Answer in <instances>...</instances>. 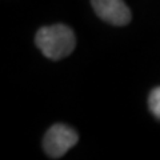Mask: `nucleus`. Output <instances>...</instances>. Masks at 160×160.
I'll return each instance as SVG.
<instances>
[{"label":"nucleus","instance_id":"nucleus-1","mask_svg":"<svg viewBox=\"0 0 160 160\" xmlns=\"http://www.w3.org/2000/svg\"><path fill=\"white\" fill-rule=\"evenodd\" d=\"M35 43L46 58L60 60L72 53L76 46V38L69 27L64 24H53L40 28Z\"/></svg>","mask_w":160,"mask_h":160},{"label":"nucleus","instance_id":"nucleus-4","mask_svg":"<svg viewBox=\"0 0 160 160\" xmlns=\"http://www.w3.org/2000/svg\"><path fill=\"white\" fill-rule=\"evenodd\" d=\"M148 107L149 111L156 119L160 120V87L153 88L148 96Z\"/></svg>","mask_w":160,"mask_h":160},{"label":"nucleus","instance_id":"nucleus-3","mask_svg":"<svg viewBox=\"0 0 160 160\" xmlns=\"http://www.w3.org/2000/svg\"><path fill=\"white\" fill-rule=\"evenodd\" d=\"M98 16L112 26H126L131 22V11L123 0H91Z\"/></svg>","mask_w":160,"mask_h":160},{"label":"nucleus","instance_id":"nucleus-2","mask_svg":"<svg viewBox=\"0 0 160 160\" xmlns=\"http://www.w3.org/2000/svg\"><path fill=\"white\" fill-rule=\"evenodd\" d=\"M79 140V135L73 128L66 124H53L47 131L43 140V148L48 158L59 159L64 156Z\"/></svg>","mask_w":160,"mask_h":160}]
</instances>
